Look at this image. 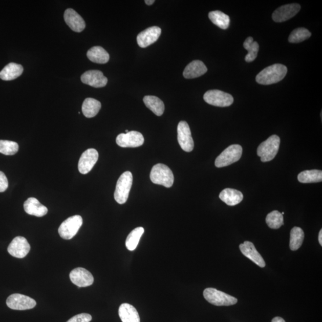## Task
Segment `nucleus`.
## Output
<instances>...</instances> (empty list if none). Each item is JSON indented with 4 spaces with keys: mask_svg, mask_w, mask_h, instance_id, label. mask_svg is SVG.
I'll return each instance as SVG.
<instances>
[{
    "mask_svg": "<svg viewBox=\"0 0 322 322\" xmlns=\"http://www.w3.org/2000/svg\"><path fill=\"white\" fill-rule=\"evenodd\" d=\"M83 220L81 216L76 215L69 217L61 224L59 228V234L64 240H70L78 233L82 225Z\"/></svg>",
    "mask_w": 322,
    "mask_h": 322,
    "instance_id": "7",
    "label": "nucleus"
},
{
    "mask_svg": "<svg viewBox=\"0 0 322 322\" xmlns=\"http://www.w3.org/2000/svg\"><path fill=\"white\" fill-rule=\"evenodd\" d=\"M144 231V230L142 227H139L130 232L125 242L126 247L129 251H134L137 248Z\"/></svg>",
    "mask_w": 322,
    "mask_h": 322,
    "instance_id": "32",
    "label": "nucleus"
},
{
    "mask_svg": "<svg viewBox=\"0 0 322 322\" xmlns=\"http://www.w3.org/2000/svg\"><path fill=\"white\" fill-rule=\"evenodd\" d=\"M311 35L312 34L308 30L305 28H299L291 32L288 40L291 43H299L309 39Z\"/></svg>",
    "mask_w": 322,
    "mask_h": 322,
    "instance_id": "34",
    "label": "nucleus"
},
{
    "mask_svg": "<svg viewBox=\"0 0 322 322\" xmlns=\"http://www.w3.org/2000/svg\"><path fill=\"white\" fill-rule=\"evenodd\" d=\"M125 132H126V133H128V132H128V130H125Z\"/></svg>",
    "mask_w": 322,
    "mask_h": 322,
    "instance_id": "41",
    "label": "nucleus"
},
{
    "mask_svg": "<svg viewBox=\"0 0 322 322\" xmlns=\"http://www.w3.org/2000/svg\"><path fill=\"white\" fill-rule=\"evenodd\" d=\"M144 141L142 134L136 131L129 132L125 134L121 133L116 139L118 145L122 147H140L143 145Z\"/></svg>",
    "mask_w": 322,
    "mask_h": 322,
    "instance_id": "11",
    "label": "nucleus"
},
{
    "mask_svg": "<svg viewBox=\"0 0 322 322\" xmlns=\"http://www.w3.org/2000/svg\"><path fill=\"white\" fill-rule=\"evenodd\" d=\"M305 239V233L301 228H292L290 233V243L289 247L292 251H296L302 247Z\"/></svg>",
    "mask_w": 322,
    "mask_h": 322,
    "instance_id": "30",
    "label": "nucleus"
},
{
    "mask_svg": "<svg viewBox=\"0 0 322 322\" xmlns=\"http://www.w3.org/2000/svg\"><path fill=\"white\" fill-rule=\"evenodd\" d=\"M24 72V68L21 65L10 63L7 65L0 72V78L4 81H11L20 77Z\"/></svg>",
    "mask_w": 322,
    "mask_h": 322,
    "instance_id": "24",
    "label": "nucleus"
},
{
    "mask_svg": "<svg viewBox=\"0 0 322 322\" xmlns=\"http://www.w3.org/2000/svg\"><path fill=\"white\" fill-rule=\"evenodd\" d=\"M150 177L152 182L154 184L167 188L173 186L175 180L171 169L168 166L162 164H158L153 166Z\"/></svg>",
    "mask_w": 322,
    "mask_h": 322,
    "instance_id": "2",
    "label": "nucleus"
},
{
    "mask_svg": "<svg viewBox=\"0 0 322 322\" xmlns=\"http://www.w3.org/2000/svg\"><path fill=\"white\" fill-rule=\"evenodd\" d=\"M145 3L147 5H152L155 3L154 0H146Z\"/></svg>",
    "mask_w": 322,
    "mask_h": 322,
    "instance_id": "40",
    "label": "nucleus"
},
{
    "mask_svg": "<svg viewBox=\"0 0 322 322\" xmlns=\"http://www.w3.org/2000/svg\"><path fill=\"white\" fill-rule=\"evenodd\" d=\"M99 158V153L95 149H89L83 153L78 162V169L82 175L89 173Z\"/></svg>",
    "mask_w": 322,
    "mask_h": 322,
    "instance_id": "13",
    "label": "nucleus"
},
{
    "mask_svg": "<svg viewBox=\"0 0 322 322\" xmlns=\"http://www.w3.org/2000/svg\"><path fill=\"white\" fill-rule=\"evenodd\" d=\"M65 23L72 31L81 32L85 28V23L82 17L74 9H68L64 13Z\"/></svg>",
    "mask_w": 322,
    "mask_h": 322,
    "instance_id": "18",
    "label": "nucleus"
},
{
    "mask_svg": "<svg viewBox=\"0 0 322 322\" xmlns=\"http://www.w3.org/2000/svg\"><path fill=\"white\" fill-rule=\"evenodd\" d=\"M19 150V145L16 142L9 140H0V153L5 155H13Z\"/></svg>",
    "mask_w": 322,
    "mask_h": 322,
    "instance_id": "35",
    "label": "nucleus"
},
{
    "mask_svg": "<svg viewBox=\"0 0 322 322\" xmlns=\"http://www.w3.org/2000/svg\"><path fill=\"white\" fill-rule=\"evenodd\" d=\"M92 320V317L88 313H81L77 314L71 318L67 322H90Z\"/></svg>",
    "mask_w": 322,
    "mask_h": 322,
    "instance_id": "36",
    "label": "nucleus"
},
{
    "mask_svg": "<svg viewBox=\"0 0 322 322\" xmlns=\"http://www.w3.org/2000/svg\"><path fill=\"white\" fill-rule=\"evenodd\" d=\"M219 198L227 205L234 206L240 204L243 200L244 195L240 191L227 188L220 194Z\"/></svg>",
    "mask_w": 322,
    "mask_h": 322,
    "instance_id": "23",
    "label": "nucleus"
},
{
    "mask_svg": "<svg viewBox=\"0 0 322 322\" xmlns=\"http://www.w3.org/2000/svg\"><path fill=\"white\" fill-rule=\"evenodd\" d=\"M301 6L298 4H290L278 7L272 14V18L276 23H283L291 19L299 12Z\"/></svg>",
    "mask_w": 322,
    "mask_h": 322,
    "instance_id": "15",
    "label": "nucleus"
},
{
    "mask_svg": "<svg viewBox=\"0 0 322 322\" xmlns=\"http://www.w3.org/2000/svg\"><path fill=\"white\" fill-rule=\"evenodd\" d=\"M298 180L302 183H319L322 181V171L321 170H306L300 173Z\"/></svg>",
    "mask_w": 322,
    "mask_h": 322,
    "instance_id": "28",
    "label": "nucleus"
},
{
    "mask_svg": "<svg viewBox=\"0 0 322 322\" xmlns=\"http://www.w3.org/2000/svg\"><path fill=\"white\" fill-rule=\"evenodd\" d=\"M70 277L72 283L79 288L88 287L94 282V277L89 271L82 267H78L71 271Z\"/></svg>",
    "mask_w": 322,
    "mask_h": 322,
    "instance_id": "14",
    "label": "nucleus"
},
{
    "mask_svg": "<svg viewBox=\"0 0 322 322\" xmlns=\"http://www.w3.org/2000/svg\"><path fill=\"white\" fill-rule=\"evenodd\" d=\"M319 242L321 246H322V230H320L319 233Z\"/></svg>",
    "mask_w": 322,
    "mask_h": 322,
    "instance_id": "39",
    "label": "nucleus"
},
{
    "mask_svg": "<svg viewBox=\"0 0 322 322\" xmlns=\"http://www.w3.org/2000/svg\"><path fill=\"white\" fill-rule=\"evenodd\" d=\"M288 69L282 64H274L264 69L256 75V81L262 85L275 84L283 79L287 75Z\"/></svg>",
    "mask_w": 322,
    "mask_h": 322,
    "instance_id": "1",
    "label": "nucleus"
},
{
    "mask_svg": "<svg viewBox=\"0 0 322 322\" xmlns=\"http://www.w3.org/2000/svg\"><path fill=\"white\" fill-rule=\"evenodd\" d=\"M87 56L94 63L104 64L110 60V54L102 47L95 46L90 49Z\"/></svg>",
    "mask_w": 322,
    "mask_h": 322,
    "instance_id": "25",
    "label": "nucleus"
},
{
    "mask_svg": "<svg viewBox=\"0 0 322 322\" xmlns=\"http://www.w3.org/2000/svg\"><path fill=\"white\" fill-rule=\"evenodd\" d=\"M212 23L222 30H226L230 25V17L221 11H212L208 14Z\"/></svg>",
    "mask_w": 322,
    "mask_h": 322,
    "instance_id": "29",
    "label": "nucleus"
},
{
    "mask_svg": "<svg viewBox=\"0 0 322 322\" xmlns=\"http://www.w3.org/2000/svg\"><path fill=\"white\" fill-rule=\"evenodd\" d=\"M133 184V175L130 171H125L119 177L114 193L116 201L124 204L127 201Z\"/></svg>",
    "mask_w": 322,
    "mask_h": 322,
    "instance_id": "4",
    "label": "nucleus"
},
{
    "mask_svg": "<svg viewBox=\"0 0 322 322\" xmlns=\"http://www.w3.org/2000/svg\"><path fill=\"white\" fill-rule=\"evenodd\" d=\"M177 139L182 149L190 153L194 148V142L189 125L186 121H180L177 126Z\"/></svg>",
    "mask_w": 322,
    "mask_h": 322,
    "instance_id": "10",
    "label": "nucleus"
},
{
    "mask_svg": "<svg viewBox=\"0 0 322 322\" xmlns=\"http://www.w3.org/2000/svg\"><path fill=\"white\" fill-rule=\"evenodd\" d=\"M240 248L242 254L246 257L251 260L252 262L260 267H265L266 263L261 254L256 250L255 246L252 242L245 241L244 244L240 245Z\"/></svg>",
    "mask_w": 322,
    "mask_h": 322,
    "instance_id": "19",
    "label": "nucleus"
},
{
    "mask_svg": "<svg viewBox=\"0 0 322 322\" xmlns=\"http://www.w3.org/2000/svg\"><path fill=\"white\" fill-rule=\"evenodd\" d=\"M207 71V68L202 61L194 60L184 69L183 76L186 79H193L201 77Z\"/></svg>",
    "mask_w": 322,
    "mask_h": 322,
    "instance_id": "21",
    "label": "nucleus"
},
{
    "mask_svg": "<svg viewBox=\"0 0 322 322\" xmlns=\"http://www.w3.org/2000/svg\"><path fill=\"white\" fill-rule=\"evenodd\" d=\"M8 186V180H7L5 174L0 171V192L6 191Z\"/></svg>",
    "mask_w": 322,
    "mask_h": 322,
    "instance_id": "37",
    "label": "nucleus"
},
{
    "mask_svg": "<svg viewBox=\"0 0 322 322\" xmlns=\"http://www.w3.org/2000/svg\"><path fill=\"white\" fill-rule=\"evenodd\" d=\"M99 101L93 98H87L82 105V112L86 118L95 117L101 109Z\"/></svg>",
    "mask_w": 322,
    "mask_h": 322,
    "instance_id": "26",
    "label": "nucleus"
},
{
    "mask_svg": "<svg viewBox=\"0 0 322 322\" xmlns=\"http://www.w3.org/2000/svg\"><path fill=\"white\" fill-rule=\"evenodd\" d=\"M244 48L247 50L248 54L246 55L245 60L247 62H251L257 57L259 45L257 42L254 41V39L249 37L244 43Z\"/></svg>",
    "mask_w": 322,
    "mask_h": 322,
    "instance_id": "31",
    "label": "nucleus"
},
{
    "mask_svg": "<svg viewBox=\"0 0 322 322\" xmlns=\"http://www.w3.org/2000/svg\"><path fill=\"white\" fill-rule=\"evenodd\" d=\"M81 79L84 84L95 88H103L108 83V78L104 77L102 72L98 70L85 72L81 75Z\"/></svg>",
    "mask_w": 322,
    "mask_h": 322,
    "instance_id": "17",
    "label": "nucleus"
},
{
    "mask_svg": "<svg viewBox=\"0 0 322 322\" xmlns=\"http://www.w3.org/2000/svg\"><path fill=\"white\" fill-rule=\"evenodd\" d=\"M118 313L122 322H140L138 312L135 307L128 303L122 304L119 307Z\"/></svg>",
    "mask_w": 322,
    "mask_h": 322,
    "instance_id": "22",
    "label": "nucleus"
},
{
    "mask_svg": "<svg viewBox=\"0 0 322 322\" xmlns=\"http://www.w3.org/2000/svg\"><path fill=\"white\" fill-rule=\"evenodd\" d=\"M7 306L15 310H26L34 308L37 303L30 296L19 294L11 295L6 300Z\"/></svg>",
    "mask_w": 322,
    "mask_h": 322,
    "instance_id": "9",
    "label": "nucleus"
},
{
    "mask_svg": "<svg viewBox=\"0 0 322 322\" xmlns=\"http://www.w3.org/2000/svg\"><path fill=\"white\" fill-rule=\"evenodd\" d=\"M30 249V245L26 238L17 237L11 242L7 251L14 257L23 259L28 255Z\"/></svg>",
    "mask_w": 322,
    "mask_h": 322,
    "instance_id": "12",
    "label": "nucleus"
},
{
    "mask_svg": "<svg viewBox=\"0 0 322 322\" xmlns=\"http://www.w3.org/2000/svg\"><path fill=\"white\" fill-rule=\"evenodd\" d=\"M271 322H286L284 319H282L280 317H274V319L271 320Z\"/></svg>",
    "mask_w": 322,
    "mask_h": 322,
    "instance_id": "38",
    "label": "nucleus"
},
{
    "mask_svg": "<svg viewBox=\"0 0 322 322\" xmlns=\"http://www.w3.org/2000/svg\"><path fill=\"white\" fill-rule=\"evenodd\" d=\"M203 295L207 301L216 306H230L236 305L237 298L212 288L205 289Z\"/></svg>",
    "mask_w": 322,
    "mask_h": 322,
    "instance_id": "5",
    "label": "nucleus"
},
{
    "mask_svg": "<svg viewBox=\"0 0 322 322\" xmlns=\"http://www.w3.org/2000/svg\"><path fill=\"white\" fill-rule=\"evenodd\" d=\"M161 29L158 27H152L141 32L137 37V44L142 48L154 44L160 38Z\"/></svg>",
    "mask_w": 322,
    "mask_h": 322,
    "instance_id": "16",
    "label": "nucleus"
},
{
    "mask_svg": "<svg viewBox=\"0 0 322 322\" xmlns=\"http://www.w3.org/2000/svg\"><path fill=\"white\" fill-rule=\"evenodd\" d=\"M266 222L271 229H278L284 225V217L280 212L275 210L267 216Z\"/></svg>",
    "mask_w": 322,
    "mask_h": 322,
    "instance_id": "33",
    "label": "nucleus"
},
{
    "mask_svg": "<svg viewBox=\"0 0 322 322\" xmlns=\"http://www.w3.org/2000/svg\"><path fill=\"white\" fill-rule=\"evenodd\" d=\"M24 209L27 214L38 217H41L47 214L48 209L42 205L37 199L30 198L25 202Z\"/></svg>",
    "mask_w": 322,
    "mask_h": 322,
    "instance_id": "20",
    "label": "nucleus"
},
{
    "mask_svg": "<svg viewBox=\"0 0 322 322\" xmlns=\"http://www.w3.org/2000/svg\"><path fill=\"white\" fill-rule=\"evenodd\" d=\"M280 137L273 135L260 144L257 149V155L261 158V161L266 162L273 160L280 149Z\"/></svg>",
    "mask_w": 322,
    "mask_h": 322,
    "instance_id": "3",
    "label": "nucleus"
},
{
    "mask_svg": "<svg viewBox=\"0 0 322 322\" xmlns=\"http://www.w3.org/2000/svg\"><path fill=\"white\" fill-rule=\"evenodd\" d=\"M206 102L217 107H227L233 103V97L229 93L219 90H212L206 92L204 96Z\"/></svg>",
    "mask_w": 322,
    "mask_h": 322,
    "instance_id": "8",
    "label": "nucleus"
},
{
    "mask_svg": "<svg viewBox=\"0 0 322 322\" xmlns=\"http://www.w3.org/2000/svg\"><path fill=\"white\" fill-rule=\"evenodd\" d=\"M242 155V147L239 144H232L223 151L216 158L215 165L217 168L229 166L240 160Z\"/></svg>",
    "mask_w": 322,
    "mask_h": 322,
    "instance_id": "6",
    "label": "nucleus"
},
{
    "mask_svg": "<svg viewBox=\"0 0 322 322\" xmlns=\"http://www.w3.org/2000/svg\"><path fill=\"white\" fill-rule=\"evenodd\" d=\"M143 102L148 109L160 117L163 114L165 110V105L164 102L158 97L154 96H144Z\"/></svg>",
    "mask_w": 322,
    "mask_h": 322,
    "instance_id": "27",
    "label": "nucleus"
}]
</instances>
